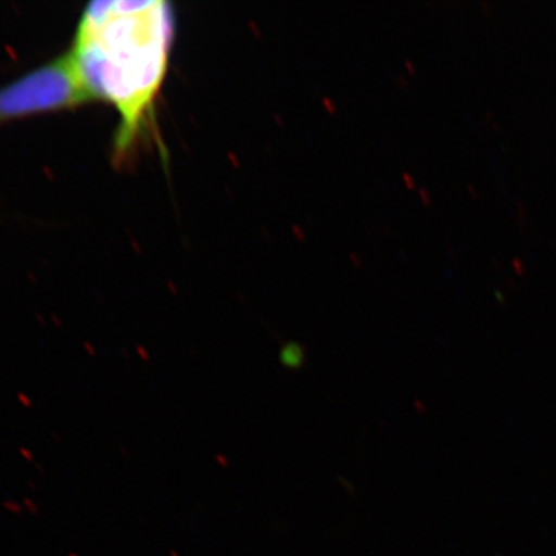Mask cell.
I'll return each instance as SVG.
<instances>
[{
    "instance_id": "cell-1",
    "label": "cell",
    "mask_w": 556,
    "mask_h": 556,
    "mask_svg": "<svg viewBox=\"0 0 556 556\" xmlns=\"http://www.w3.org/2000/svg\"><path fill=\"white\" fill-rule=\"evenodd\" d=\"M174 38L172 5L163 0H99L83 12L72 54L93 101L121 116L115 155L124 157L154 119Z\"/></svg>"
},
{
    "instance_id": "cell-3",
    "label": "cell",
    "mask_w": 556,
    "mask_h": 556,
    "mask_svg": "<svg viewBox=\"0 0 556 556\" xmlns=\"http://www.w3.org/2000/svg\"><path fill=\"white\" fill-rule=\"evenodd\" d=\"M304 359L305 352L301 344L289 342L281 348L280 361L285 367L296 370V368H301L304 365Z\"/></svg>"
},
{
    "instance_id": "cell-2",
    "label": "cell",
    "mask_w": 556,
    "mask_h": 556,
    "mask_svg": "<svg viewBox=\"0 0 556 556\" xmlns=\"http://www.w3.org/2000/svg\"><path fill=\"white\" fill-rule=\"evenodd\" d=\"M92 101L68 52L0 88V124Z\"/></svg>"
}]
</instances>
